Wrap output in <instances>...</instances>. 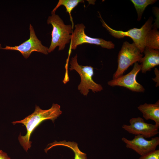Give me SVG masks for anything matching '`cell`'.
Returning <instances> with one entry per match:
<instances>
[{
    "label": "cell",
    "instance_id": "cell-17",
    "mask_svg": "<svg viewBox=\"0 0 159 159\" xmlns=\"http://www.w3.org/2000/svg\"><path fill=\"white\" fill-rule=\"evenodd\" d=\"M139 159H159V150H155L145 155L141 156Z\"/></svg>",
    "mask_w": 159,
    "mask_h": 159
},
{
    "label": "cell",
    "instance_id": "cell-10",
    "mask_svg": "<svg viewBox=\"0 0 159 159\" xmlns=\"http://www.w3.org/2000/svg\"><path fill=\"white\" fill-rule=\"evenodd\" d=\"M122 141L126 144V147L133 150L141 156L145 155L155 150L159 145V138L156 137L147 140L142 135H135L132 140L125 137Z\"/></svg>",
    "mask_w": 159,
    "mask_h": 159
},
{
    "label": "cell",
    "instance_id": "cell-12",
    "mask_svg": "<svg viewBox=\"0 0 159 159\" xmlns=\"http://www.w3.org/2000/svg\"><path fill=\"white\" fill-rule=\"evenodd\" d=\"M143 114V117L146 120L154 121L155 125L159 127V101L154 104L145 103L138 107Z\"/></svg>",
    "mask_w": 159,
    "mask_h": 159
},
{
    "label": "cell",
    "instance_id": "cell-15",
    "mask_svg": "<svg viewBox=\"0 0 159 159\" xmlns=\"http://www.w3.org/2000/svg\"><path fill=\"white\" fill-rule=\"evenodd\" d=\"M83 0H59L57 4L52 11V13H55L57 9L60 6H64L66 9V12L69 16L70 20L73 28L74 22L71 15L72 10L78 5L79 3H84Z\"/></svg>",
    "mask_w": 159,
    "mask_h": 159
},
{
    "label": "cell",
    "instance_id": "cell-6",
    "mask_svg": "<svg viewBox=\"0 0 159 159\" xmlns=\"http://www.w3.org/2000/svg\"><path fill=\"white\" fill-rule=\"evenodd\" d=\"M74 27L72 34L69 49L74 50L78 45L85 43L99 45L108 49L114 48L115 44L111 41L100 38H92L87 35L85 31V26L83 24H76Z\"/></svg>",
    "mask_w": 159,
    "mask_h": 159
},
{
    "label": "cell",
    "instance_id": "cell-13",
    "mask_svg": "<svg viewBox=\"0 0 159 159\" xmlns=\"http://www.w3.org/2000/svg\"><path fill=\"white\" fill-rule=\"evenodd\" d=\"M49 145V146L45 149L46 153L54 146H62L68 147L72 150L74 154V159H87L86 154L81 151L78 147V144L74 142H66L64 140L58 142L55 141Z\"/></svg>",
    "mask_w": 159,
    "mask_h": 159
},
{
    "label": "cell",
    "instance_id": "cell-16",
    "mask_svg": "<svg viewBox=\"0 0 159 159\" xmlns=\"http://www.w3.org/2000/svg\"><path fill=\"white\" fill-rule=\"evenodd\" d=\"M134 5L138 14V21L141 19L142 14L147 6L155 3L156 0H131Z\"/></svg>",
    "mask_w": 159,
    "mask_h": 159
},
{
    "label": "cell",
    "instance_id": "cell-2",
    "mask_svg": "<svg viewBox=\"0 0 159 159\" xmlns=\"http://www.w3.org/2000/svg\"><path fill=\"white\" fill-rule=\"evenodd\" d=\"M47 23L51 24L53 28L48 53L53 52L57 47H59V51L64 50L71 39L73 28L72 25L65 24L58 15L52 12L51 15L48 17Z\"/></svg>",
    "mask_w": 159,
    "mask_h": 159
},
{
    "label": "cell",
    "instance_id": "cell-5",
    "mask_svg": "<svg viewBox=\"0 0 159 159\" xmlns=\"http://www.w3.org/2000/svg\"><path fill=\"white\" fill-rule=\"evenodd\" d=\"M143 55L135 44L127 41L123 44L117 57L118 66L114 73L113 79L123 75L125 71L131 65L140 62Z\"/></svg>",
    "mask_w": 159,
    "mask_h": 159
},
{
    "label": "cell",
    "instance_id": "cell-7",
    "mask_svg": "<svg viewBox=\"0 0 159 159\" xmlns=\"http://www.w3.org/2000/svg\"><path fill=\"white\" fill-rule=\"evenodd\" d=\"M29 29L30 37L28 39L18 46L14 47L6 46V47L2 48L0 44V49L19 51L26 59L28 58L31 53L34 51L46 55L48 54V48L43 45L41 41L38 39L31 24L29 25Z\"/></svg>",
    "mask_w": 159,
    "mask_h": 159
},
{
    "label": "cell",
    "instance_id": "cell-18",
    "mask_svg": "<svg viewBox=\"0 0 159 159\" xmlns=\"http://www.w3.org/2000/svg\"><path fill=\"white\" fill-rule=\"evenodd\" d=\"M155 75L156 76L153 79V80L157 82L156 86H159V70L157 68H155Z\"/></svg>",
    "mask_w": 159,
    "mask_h": 159
},
{
    "label": "cell",
    "instance_id": "cell-4",
    "mask_svg": "<svg viewBox=\"0 0 159 159\" xmlns=\"http://www.w3.org/2000/svg\"><path fill=\"white\" fill-rule=\"evenodd\" d=\"M77 54L72 57L70 62V70H74L79 74L81 81L78 86V89L84 96H87L89 90L94 92H100L103 90L102 85L95 82L92 79L94 68L91 66L79 65L77 61Z\"/></svg>",
    "mask_w": 159,
    "mask_h": 159
},
{
    "label": "cell",
    "instance_id": "cell-19",
    "mask_svg": "<svg viewBox=\"0 0 159 159\" xmlns=\"http://www.w3.org/2000/svg\"><path fill=\"white\" fill-rule=\"evenodd\" d=\"M0 159H11V158L6 153L0 150Z\"/></svg>",
    "mask_w": 159,
    "mask_h": 159
},
{
    "label": "cell",
    "instance_id": "cell-11",
    "mask_svg": "<svg viewBox=\"0 0 159 159\" xmlns=\"http://www.w3.org/2000/svg\"><path fill=\"white\" fill-rule=\"evenodd\" d=\"M143 52L145 56L142 57L140 62L141 63V70L145 73L153 68L159 64V49L145 47Z\"/></svg>",
    "mask_w": 159,
    "mask_h": 159
},
{
    "label": "cell",
    "instance_id": "cell-9",
    "mask_svg": "<svg viewBox=\"0 0 159 159\" xmlns=\"http://www.w3.org/2000/svg\"><path fill=\"white\" fill-rule=\"evenodd\" d=\"M130 125L124 124L122 128L129 133L142 135L145 138H150L159 133L158 127L155 124L148 123L140 117H133L129 120Z\"/></svg>",
    "mask_w": 159,
    "mask_h": 159
},
{
    "label": "cell",
    "instance_id": "cell-8",
    "mask_svg": "<svg viewBox=\"0 0 159 159\" xmlns=\"http://www.w3.org/2000/svg\"><path fill=\"white\" fill-rule=\"evenodd\" d=\"M141 64L138 62L134 63L132 69L128 74L108 81V85L114 87L119 86L125 87L131 91L136 92H143V87L136 80L138 73L141 70Z\"/></svg>",
    "mask_w": 159,
    "mask_h": 159
},
{
    "label": "cell",
    "instance_id": "cell-1",
    "mask_svg": "<svg viewBox=\"0 0 159 159\" xmlns=\"http://www.w3.org/2000/svg\"><path fill=\"white\" fill-rule=\"evenodd\" d=\"M62 113L60 106L57 104L53 103L52 107L47 110H42L36 105L35 110L32 114L23 120L12 122L14 125L22 123L26 127V134L23 136L20 134L18 138L20 144L26 152L31 146L32 142L30 140V137L35 129L44 120H50L54 122Z\"/></svg>",
    "mask_w": 159,
    "mask_h": 159
},
{
    "label": "cell",
    "instance_id": "cell-14",
    "mask_svg": "<svg viewBox=\"0 0 159 159\" xmlns=\"http://www.w3.org/2000/svg\"><path fill=\"white\" fill-rule=\"evenodd\" d=\"M145 47L153 49H159V32L156 29H151L147 33L145 39Z\"/></svg>",
    "mask_w": 159,
    "mask_h": 159
},
{
    "label": "cell",
    "instance_id": "cell-3",
    "mask_svg": "<svg viewBox=\"0 0 159 159\" xmlns=\"http://www.w3.org/2000/svg\"><path fill=\"white\" fill-rule=\"evenodd\" d=\"M99 12L100 21L102 26L106 28L110 34L115 37L118 39L128 37L131 38L134 43L140 50L141 53L143 52L145 48V39L146 36L149 31L152 29L153 26L152 22L153 18L150 17L146 21L140 28H134L127 31L116 30L109 26L105 22Z\"/></svg>",
    "mask_w": 159,
    "mask_h": 159
}]
</instances>
